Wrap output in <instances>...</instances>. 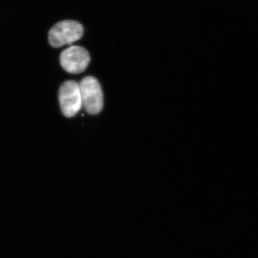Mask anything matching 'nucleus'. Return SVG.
I'll use <instances>...</instances> for the list:
<instances>
[{"label": "nucleus", "instance_id": "nucleus-1", "mask_svg": "<svg viewBox=\"0 0 258 258\" xmlns=\"http://www.w3.org/2000/svg\"><path fill=\"white\" fill-rule=\"evenodd\" d=\"M84 32L83 25L74 20H63L53 25L48 33L51 46L60 47L77 41Z\"/></svg>", "mask_w": 258, "mask_h": 258}, {"label": "nucleus", "instance_id": "nucleus-2", "mask_svg": "<svg viewBox=\"0 0 258 258\" xmlns=\"http://www.w3.org/2000/svg\"><path fill=\"white\" fill-rule=\"evenodd\" d=\"M82 106L90 114H98L103 106V96L101 85L96 79L87 76L79 83Z\"/></svg>", "mask_w": 258, "mask_h": 258}, {"label": "nucleus", "instance_id": "nucleus-3", "mask_svg": "<svg viewBox=\"0 0 258 258\" xmlns=\"http://www.w3.org/2000/svg\"><path fill=\"white\" fill-rule=\"evenodd\" d=\"M59 101L62 114L71 118L79 113L82 107L79 84L74 81L62 83L59 90Z\"/></svg>", "mask_w": 258, "mask_h": 258}, {"label": "nucleus", "instance_id": "nucleus-4", "mask_svg": "<svg viewBox=\"0 0 258 258\" xmlns=\"http://www.w3.org/2000/svg\"><path fill=\"white\" fill-rule=\"evenodd\" d=\"M60 60L64 71L70 74H79L86 71L91 56L82 47L71 46L62 51Z\"/></svg>", "mask_w": 258, "mask_h": 258}]
</instances>
